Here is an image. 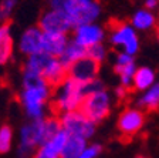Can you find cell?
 I'll return each instance as SVG.
<instances>
[{"label": "cell", "mask_w": 159, "mask_h": 158, "mask_svg": "<svg viewBox=\"0 0 159 158\" xmlns=\"http://www.w3.org/2000/svg\"><path fill=\"white\" fill-rule=\"evenodd\" d=\"M47 87L44 79L36 73H24V89L26 90H36Z\"/></svg>", "instance_id": "obj_20"}, {"label": "cell", "mask_w": 159, "mask_h": 158, "mask_svg": "<svg viewBox=\"0 0 159 158\" xmlns=\"http://www.w3.org/2000/svg\"><path fill=\"white\" fill-rule=\"evenodd\" d=\"M156 4H158V0H145V9L148 10L156 7Z\"/></svg>", "instance_id": "obj_28"}, {"label": "cell", "mask_w": 159, "mask_h": 158, "mask_svg": "<svg viewBox=\"0 0 159 158\" xmlns=\"http://www.w3.org/2000/svg\"><path fill=\"white\" fill-rule=\"evenodd\" d=\"M14 4H16V0H2L0 2V20H9V16Z\"/></svg>", "instance_id": "obj_23"}, {"label": "cell", "mask_w": 159, "mask_h": 158, "mask_svg": "<svg viewBox=\"0 0 159 158\" xmlns=\"http://www.w3.org/2000/svg\"><path fill=\"white\" fill-rule=\"evenodd\" d=\"M53 59V56H50L47 53L41 51L37 54H31L29 57V60L26 61V64L23 66V71L24 73H36L40 74L44 71V69L47 67V64L50 63V60Z\"/></svg>", "instance_id": "obj_14"}, {"label": "cell", "mask_w": 159, "mask_h": 158, "mask_svg": "<svg viewBox=\"0 0 159 158\" xmlns=\"http://www.w3.org/2000/svg\"><path fill=\"white\" fill-rule=\"evenodd\" d=\"M139 107L143 113H156L159 110V84L153 86L149 93L139 101Z\"/></svg>", "instance_id": "obj_19"}, {"label": "cell", "mask_w": 159, "mask_h": 158, "mask_svg": "<svg viewBox=\"0 0 159 158\" xmlns=\"http://www.w3.org/2000/svg\"><path fill=\"white\" fill-rule=\"evenodd\" d=\"M11 128L9 125L4 124L2 128H0V152H7L10 148V144H11Z\"/></svg>", "instance_id": "obj_22"}, {"label": "cell", "mask_w": 159, "mask_h": 158, "mask_svg": "<svg viewBox=\"0 0 159 158\" xmlns=\"http://www.w3.org/2000/svg\"><path fill=\"white\" fill-rule=\"evenodd\" d=\"M111 41L114 44H122V46H125L126 54H129V56L136 53V50H138V39H136L135 33H134L132 29L128 24L122 26L118 31L112 33Z\"/></svg>", "instance_id": "obj_11"}, {"label": "cell", "mask_w": 159, "mask_h": 158, "mask_svg": "<svg viewBox=\"0 0 159 158\" xmlns=\"http://www.w3.org/2000/svg\"><path fill=\"white\" fill-rule=\"evenodd\" d=\"M153 79H155V76H153V73L151 71V70L146 69V67H141V69H138L135 71V74H134L132 90L134 91H135V90L136 91L145 90L146 87H149L153 83Z\"/></svg>", "instance_id": "obj_18"}, {"label": "cell", "mask_w": 159, "mask_h": 158, "mask_svg": "<svg viewBox=\"0 0 159 158\" xmlns=\"http://www.w3.org/2000/svg\"><path fill=\"white\" fill-rule=\"evenodd\" d=\"M10 24L11 22L6 20V23L0 26V64L7 63L13 53V39L10 37Z\"/></svg>", "instance_id": "obj_13"}, {"label": "cell", "mask_w": 159, "mask_h": 158, "mask_svg": "<svg viewBox=\"0 0 159 158\" xmlns=\"http://www.w3.org/2000/svg\"><path fill=\"white\" fill-rule=\"evenodd\" d=\"M83 86L81 83H77L74 80H68L64 84V90L61 93V96L57 100H54L50 104V108L56 115L61 114V113H70V111H77L80 103L83 100Z\"/></svg>", "instance_id": "obj_3"}, {"label": "cell", "mask_w": 159, "mask_h": 158, "mask_svg": "<svg viewBox=\"0 0 159 158\" xmlns=\"http://www.w3.org/2000/svg\"><path fill=\"white\" fill-rule=\"evenodd\" d=\"M51 7L64 12L73 27L88 24L99 14V4L94 0H51Z\"/></svg>", "instance_id": "obj_1"}, {"label": "cell", "mask_w": 159, "mask_h": 158, "mask_svg": "<svg viewBox=\"0 0 159 158\" xmlns=\"http://www.w3.org/2000/svg\"><path fill=\"white\" fill-rule=\"evenodd\" d=\"M104 54H105V51H104V47L101 46V44L87 47V56L91 57V59H95V60H98V61H101V60L104 59Z\"/></svg>", "instance_id": "obj_25"}, {"label": "cell", "mask_w": 159, "mask_h": 158, "mask_svg": "<svg viewBox=\"0 0 159 158\" xmlns=\"http://www.w3.org/2000/svg\"><path fill=\"white\" fill-rule=\"evenodd\" d=\"M61 124H63V130H66L70 135H77L81 138L91 137L94 132V122L88 121L78 111L66 113L61 118Z\"/></svg>", "instance_id": "obj_7"}, {"label": "cell", "mask_w": 159, "mask_h": 158, "mask_svg": "<svg viewBox=\"0 0 159 158\" xmlns=\"http://www.w3.org/2000/svg\"><path fill=\"white\" fill-rule=\"evenodd\" d=\"M85 56H87V47L78 44L77 41H71V43L66 47V50H64L63 54L58 57V60L63 63L67 69H68L74 61H77L78 59L85 57Z\"/></svg>", "instance_id": "obj_16"}, {"label": "cell", "mask_w": 159, "mask_h": 158, "mask_svg": "<svg viewBox=\"0 0 159 158\" xmlns=\"http://www.w3.org/2000/svg\"><path fill=\"white\" fill-rule=\"evenodd\" d=\"M61 130H63V124H61V120L58 117H50V118L43 120V130H41L40 145H44L48 141H51Z\"/></svg>", "instance_id": "obj_17"}, {"label": "cell", "mask_w": 159, "mask_h": 158, "mask_svg": "<svg viewBox=\"0 0 159 158\" xmlns=\"http://www.w3.org/2000/svg\"><path fill=\"white\" fill-rule=\"evenodd\" d=\"M21 51L26 54H37L43 51V31L39 27H31L24 33L21 39Z\"/></svg>", "instance_id": "obj_9"}, {"label": "cell", "mask_w": 159, "mask_h": 158, "mask_svg": "<svg viewBox=\"0 0 159 158\" xmlns=\"http://www.w3.org/2000/svg\"><path fill=\"white\" fill-rule=\"evenodd\" d=\"M128 64H132V57L129 54H118V60H116V64L115 66H128Z\"/></svg>", "instance_id": "obj_27"}, {"label": "cell", "mask_w": 159, "mask_h": 158, "mask_svg": "<svg viewBox=\"0 0 159 158\" xmlns=\"http://www.w3.org/2000/svg\"><path fill=\"white\" fill-rule=\"evenodd\" d=\"M102 40V31L97 26L84 24L75 29V41L84 47H91Z\"/></svg>", "instance_id": "obj_10"}, {"label": "cell", "mask_w": 159, "mask_h": 158, "mask_svg": "<svg viewBox=\"0 0 159 158\" xmlns=\"http://www.w3.org/2000/svg\"><path fill=\"white\" fill-rule=\"evenodd\" d=\"M84 151H85V140L77 135H70L60 154V158H78Z\"/></svg>", "instance_id": "obj_15"}, {"label": "cell", "mask_w": 159, "mask_h": 158, "mask_svg": "<svg viewBox=\"0 0 159 158\" xmlns=\"http://www.w3.org/2000/svg\"><path fill=\"white\" fill-rule=\"evenodd\" d=\"M145 124V113L142 110L128 108L121 113L118 118V131L121 134V141L129 142L131 138L143 127Z\"/></svg>", "instance_id": "obj_4"}, {"label": "cell", "mask_w": 159, "mask_h": 158, "mask_svg": "<svg viewBox=\"0 0 159 158\" xmlns=\"http://www.w3.org/2000/svg\"><path fill=\"white\" fill-rule=\"evenodd\" d=\"M99 66H101V61L98 60L91 59L88 56L81 57L68 67V80H74L81 84L93 81L98 76Z\"/></svg>", "instance_id": "obj_5"}, {"label": "cell", "mask_w": 159, "mask_h": 158, "mask_svg": "<svg viewBox=\"0 0 159 158\" xmlns=\"http://www.w3.org/2000/svg\"><path fill=\"white\" fill-rule=\"evenodd\" d=\"M99 152H101V147H99V145H93L91 148L85 150L78 158H94V157H97Z\"/></svg>", "instance_id": "obj_26"}, {"label": "cell", "mask_w": 159, "mask_h": 158, "mask_svg": "<svg viewBox=\"0 0 159 158\" xmlns=\"http://www.w3.org/2000/svg\"><path fill=\"white\" fill-rule=\"evenodd\" d=\"M134 24L139 29H148V27L155 24V19L151 13H148L145 10H141L134 16Z\"/></svg>", "instance_id": "obj_21"}, {"label": "cell", "mask_w": 159, "mask_h": 158, "mask_svg": "<svg viewBox=\"0 0 159 158\" xmlns=\"http://www.w3.org/2000/svg\"><path fill=\"white\" fill-rule=\"evenodd\" d=\"M41 77L44 79L47 87L51 91H54L68 81V69L58 59L53 57L44 69V71L41 73Z\"/></svg>", "instance_id": "obj_8"}, {"label": "cell", "mask_w": 159, "mask_h": 158, "mask_svg": "<svg viewBox=\"0 0 159 158\" xmlns=\"http://www.w3.org/2000/svg\"><path fill=\"white\" fill-rule=\"evenodd\" d=\"M68 17L61 10H50L39 20V29L46 34H66L71 29Z\"/></svg>", "instance_id": "obj_6"}, {"label": "cell", "mask_w": 159, "mask_h": 158, "mask_svg": "<svg viewBox=\"0 0 159 158\" xmlns=\"http://www.w3.org/2000/svg\"><path fill=\"white\" fill-rule=\"evenodd\" d=\"M67 47L66 34H46L43 33V51L53 57H60Z\"/></svg>", "instance_id": "obj_12"}, {"label": "cell", "mask_w": 159, "mask_h": 158, "mask_svg": "<svg viewBox=\"0 0 159 158\" xmlns=\"http://www.w3.org/2000/svg\"><path fill=\"white\" fill-rule=\"evenodd\" d=\"M155 33H156V37H158V40H159V24L156 26V29H155Z\"/></svg>", "instance_id": "obj_29"}, {"label": "cell", "mask_w": 159, "mask_h": 158, "mask_svg": "<svg viewBox=\"0 0 159 158\" xmlns=\"http://www.w3.org/2000/svg\"><path fill=\"white\" fill-rule=\"evenodd\" d=\"M77 111L94 124L102 121L109 115V98L107 93L97 91L85 94L80 103Z\"/></svg>", "instance_id": "obj_2"}, {"label": "cell", "mask_w": 159, "mask_h": 158, "mask_svg": "<svg viewBox=\"0 0 159 158\" xmlns=\"http://www.w3.org/2000/svg\"><path fill=\"white\" fill-rule=\"evenodd\" d=\"M135 158H148V157H143V155H136Z\"/></svg>", "instance_id": "obj_30"}, {"label": "cell", "mask_w": 159, "mask_h": 158, "mask_svg": "<svg viewBox=\"0 0 159 158\" xmlns=\"http://www.w3.org/2000/svg\"><path fill=\"white\" fill-rule=\"evenodd\" d=\"M58 157L60 155L57 154L48 144L41 145V147L37 150L36 154H34V158H58Z\"/></svg>", "instance_id": "obj_24"}]
</instances>
